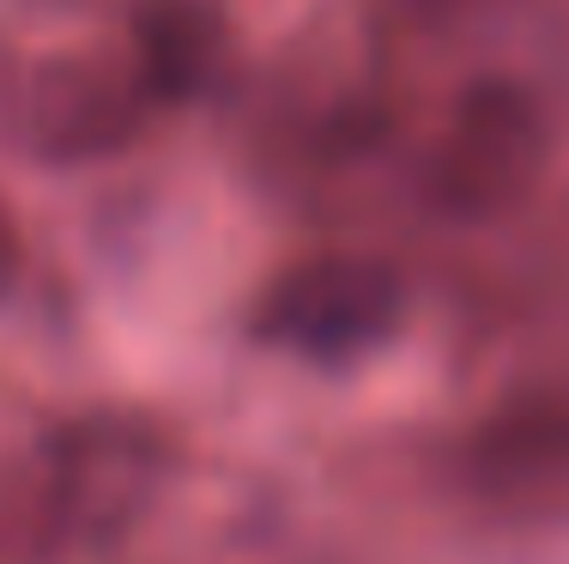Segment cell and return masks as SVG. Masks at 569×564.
<instances>
[{"instance_id":"cell-1","label":"cell","mask_w":569,"mask_h":564,"mask_svg":"<svg viewBox=\"0 0 569 564\" xmlns=\"http://www.w3.org/2000/svg\"><path fill=\"white\" fill-rule=\"evenodd\" d=\"M400 321V279L376 261H316L297 267L261 304V334L316 358H346L388 340Z\"/></svg>"}]
</instances>
